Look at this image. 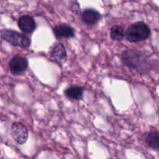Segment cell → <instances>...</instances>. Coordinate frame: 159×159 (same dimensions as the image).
<instances>
[{
  "label": "cell",
  "mask_w": 159,
  "mask_h": 159,
  "mask_svg": "<svg viewBox=\"0 0 159 159\" xmlns=\"http://www.w3.org/2000/svg\"><path fill=\"white\" fill-rule=\"evenodd\" d=\"M144 142L148 148L158 151V132L156 129H152L144 134Z\"/></svg>",
  "instance_id": "cell-10"
},
{
  "label": "cell",
  "mask_w": 159,
  "mask_h": 159,
  "mask_svg": "<svg viewBox=\"0 0 159 159\" xmlns=\"http://www.w3.org/2000/svg\"><path fill=\"white\" fill-rule=\"evenodd\" d=\"M11 134L14 141L20 145L25 144L29 138L27 127L21 122H15L12 124Z\"/></svg>",
  "instance_id": "cell-4"
},
{
  "label": "cell",
  "mask_w": 159,
  "mask_h": 159,
  "mask_svg": "<svg viewBox=\"0 0 159 159\" xmlns=\"http://www.w3.org/2000/svg\"><path fill=\"white\" fill-rule=\"evenodd\" d=\"M82 22L86 25L93 26L98 23L101 19V14L94 9H85L81 14Z\"/></svg>",
  "instance_id": "cell-8"
},
{
  "label": "cell",
  "mask_w": 159,
  "mask_h": 159,
  "mask_svg": "<svg viewBox=\"0 0 159 159\" xmlns=\"http://www.w3.org/2000/svg\"><path fill=\"white\" fill-rule=\"evenodd\" d=\"M84 88L79 85H71L65 90V95L68 99L79 101L82 99L84 95Z\"/></svg>",
  "instance_id": "cell-11"
},
{
  "label": "cell",
  "mask_w": 159,
  "mask_h": 159,
  "mask_svg": "<svg viewBox=\"0 0 159 159\" xmlns=\"http://www.w3.org/2000/svg\"><path fill=\"white\" fill-rule=\"evenodd\" d=\"M110 38L114 41H121L125 37L124 28L120 25H115L110 29Z\"/></svg>",
  "instance_id": "cell-12"
},
{
  "label": "cell",
  "mask_w": 159,
  "mask_h": 159,
  "mask_svg": "<svg viewBox=\"0 0 159 159\" xmlns=\"http://www.w3.org/2000/svg\"><path fill=\"white\" fill-rule=\"evenodd\" d=\"M9 67L12 74L16 75H21L28 68V61L26 57L15 55L9 61Z\"/></svg>",
  "instance_id": "cell-5"
},
{
  "label": "cell",
  "mask_w": 159,
  "mask_h": 159,
  "mask_svg": "<svg viewBox=\"0 0 159 159\" xmlns=\"http://www.w3.org/2000/svg\"><path fill=\"white\" fill-rule=\"evenodd\" d=\"M53 32L57 39H69L72 38L75 35L74 28H72L69 25L65 24V23L56 25L53 28Z\"/></svg>",
  "instance_id": "cell-7"
},
{
  "label": "cell",
  "mask_w": 159,
  "mask_h": 159,
  "mask_svg": "<svg viewBox=\"0 0 159 159\" xmlns=\"http://www.w3.org/2000/svg\"><path fill=\"white\" fill-rule=\"evenodd\" d=\"M18 26L24 34H31L37 28V23L33 16L30 15H23L18 20Z\"/></svg>",
  "instance_id": "cell-6"
},
{
  "label": "cell",
  "mask_w": 159,
  "mask_h": 159,
  "mask_svg": "<svg viewBox=\"0 0 159 159\" xmlns=\"http://www.w3.org/2000/svg\"><path fill=\"white\" fill-rule=\"evenodd\" d=\"M0 37L2 40L10 43L13 47L21 48H28L31 45V39L24 34L9 29L0 30Z\"/></svg>",
  "instance_id": "cell-3"
},
{
  "label": "cell",
  "mask_w": 159,
  "mask_h": 159,
  "mask_svg": "<svg viewBox=\"0 0 159 159\" xmlns=\"http://www.w3.org/2000/svg\"><path fill=\"white\" fill-rule=\"evenodd\" d=\"M69 9L71 12L75 14H79L81 12L80 6L77 0H70L69 1Z\"/></svg>",
  "instance_id": "cell-13"
},
{
  "label": "cell",
  "mask_w": 159,
  "mask_h": 159,
  "mask_svg": "<svg viewBox=\"0 0 159 159\" xmlns=\"http://www.w3.org/2000/svg\"><path fill=\"white\" fill-rule=\"evenodd\" d=\"M151 33L148 25L143 21H138L128 26L125 32V37L130 43H139L147 40Z\"/></svg>",
  "instance_id": "cell-2"
},
{
  "label": "cell",
  "mask_w": 159,
  "mask_h": 159,
  "mask_svg": "<svg viewBox=\"0 0 159 159\" xmlns=\"http://www.w3.org/2000/svg\"><path fill=\"white\" fill-rule=\"evenodd\" d=\"M121 61L130 69L141 74H148L153 68L152 61L147 54L137 49H126L121 54Z\"/></svg>",
  "instance_id": "cell-1"
},
{
  "label": "cell",
  "mask_w": 159,
  "mask_h": 159,
  "mask_svg": "<svg viewBox=\"0 0 159 159\" xmlns=\"http://www.w3.org/2000/svg\"><path fill=\"white\" fill-rule=\"evenodd\" d=\"M51 56L53 58L57 61L59 65H63L67 61L68 55H67V51L65 47L61 42H58L53 47L51 50Z\"/></svg>",
  "instance_id": "cell-9"
}]
</instances>
